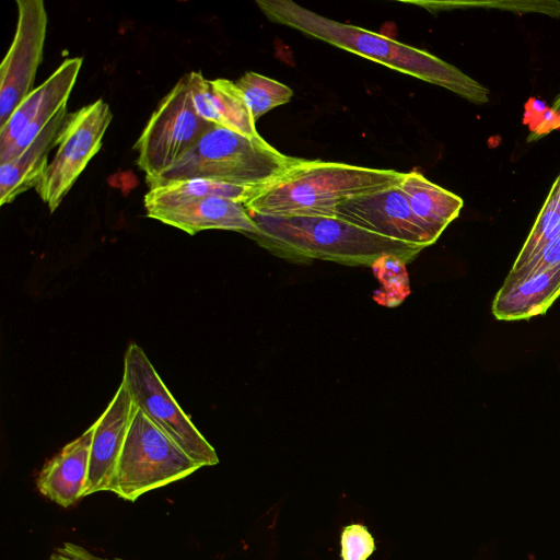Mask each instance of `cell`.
Listing matches in <instances>:
<instances>
[{
	"label": "cell",
	"instance_id": "1",
	"mask_svg": "<svg viewBox=\"0 0 560 560\" xmlns=\"http://www.w3.org/2000/svg\"><path fill=\"white\" fill-rule=\"evenodd\" d=\"M256 4L271 22L447 89L475 104L489 102L490 91L486 86L428 51L325 18L291 0H257Z\"/></svg>",
	"mask_w": 560,
	"mask_h": 560
},
{
	"label": "cell",
	"instance_id": "2",
	"mask_svg": "<svg viewBox=\"0 0 560 560\" xmlns=\"http://www.w3.org/2000/svg\"><path fill=\"white\" fill-rule=\"evenodd\" d=\"M258 228L247 235L271 254L293 262L314 259L373 266L390 255L405 264L423 249L373 233L337 217H279L248 212Z\"/></svg>",
	"mask_w": 560,
	"mask_h": 560
},
{
	"label": "cell",
	"instance_id": "3",
	"mask_svg": "<svg viewBox=\"0 0 560 560\" xmlns=\"http://www.w3.org/2000/svg\"><path fill=\"white\" fill-rule=\"evenodd\" d=\"M402 175L395 170L298 158L244 207L265 215L336 217L343 200L398 185Z\"/></svg>",
	"mask_w": 560,
	"mask_h": 560
},
{
	"label": "cell",
	"instance_id": "4",
	"mask_svg": "<svg viewBox=\"0 0 560 560\" xmlns=\"http://www.w3.org/2000/svg\"><path fill=\"white\" fill-rule=\"evenodd\" d=\"M296 159L279 152L260 135L247 137L212 124L178 162L147 184L152 188L171 182L201 178L264 186Z\"/></svg>",
	"mask_w": 560,
	"mask_h": 560
},
{
	"label": "cell",
	"instance_id": "5",
	"mask_svg": "<svg viewBox=\"0 0 560 560\" xmlns=\"http://www.w3.org/2000/svg\"><path fill=\"white\" fill-rule=\"evenodd\" d=\"M199 468L136 405L110 492L135 502L142 494L184 479Z\"/></svg>",
	"mask_w": 560,
	"mask_h": 560
},
{
	"label": "cell",
	"instance_id": "6",
	"mask_svg": "<svg viewBox=\"0 0 560 560\" xmlns=\"http://www.w3.org/2000/svg\"><path fill=\"white\" fill-rule=\"evenodd\" d=\"M211 125L194 107L187 73L159 103L135 144L145 182L178 162Z\"/></svg>",
	"mask_w": 560,
	"mask_h": 560
},
{
	"label": "cell",
	"instance_id": "7",
	"mask_svg": "<svg viewBox=\"0 0 560 560\" xmlns=\"http://www.w3.org/2000/svg\"><path fill=\"white\" fill-rule=\"evenodd\" d=\"M135 404L197 465L213 466L219 457L172 396L143 349L131 342L124 357V376Z\"/></svg>",
	"mask_w": 560,
	"mask_h": 560
},
{
	"label": "cell",
	"instance_id": "8",
	"mask_svg": "<svg viewBox=\"0 0 560 560\" xmlns=\"http://www.w3.org/2000/svg\"><path fill=\"white\" fill-rule=\"evenodd\" d=\"M113 119L102 98L68 114L56 141V153L35 186L40 199L54 212L70 191L89 162L100 151Z\"/></svg>",
	"mask_w": 560,
	"mask_h": 560
},
{
	"label": "cell",
	"instance_id": "9",
	"mask_svg": "<svg viewBox=\"0 0 560 560\" xmlns=\"http://www.w3.org/2000/svg\"><path fill=\"white\" fill-rule=\"evenodd\" d=\"M18 23L0 66V127L35 89L43 61L48 18L42 0H16Z\"/></svg>",
	"mask_w": 560,
	"mask_h": 560
},
{
	"label": "cell",
	"instance_id": "10",
	"mask_svg": "<svg viewBox=\"0 0 560 560\" xmlns=\"http://www.w3.org/2000/svg\"><path fill=\"white\" fill-rule=\"evenodd\" d=\"M83 59L68 58L15 108L0 127V164L21 155L65 106Z\"/></svg>",
	"mask_w": 560,
	"mask_h": 560
},
{
	"label": "cell",
	"instance_id": "11",
	"mask_svg": "<svg viewBox=\"0 0 560 560\" xmlns=\"http://www.w3.org/2000/svg\"><path fill=\"white\" fill-rule=\"evenodd\" d=\"M336 217L423 249L436 242L413 214L399 184L343 200L336 208Z\"/></svg>",
	"mask_w": 560,
	"mask_h": 560
},
{
	"label": "cell",
	"instance_id": "12",
	"mask_svg": "<svg viewBox=\"0 0 560 560\" xmlns=\"http://www.w3.org/2000/svg\"><path fill=\"white\" fill-rule=\"evenodd\" d=\"M136 404L124 381L113 399L93 423L94 432L89 458V471L83 497L110 492L126 434Z\"/></svg>",
	"mask_w": 560,
	"mask_h": 560
},
{
	"label": "cell",
	"instance_id": "13",
	"mask_svg": "<svg viewBox=\"0 0 560 560\" xmlns=\"http://www.w3.org/2000/svg\"><path fill=\"white\" fill-rule=\"evenodd\" d=\"M93 432L94 424L46 462L35 479L40 494L62 508L84 498Z\"/></svg>",
	"mask_w": 560,
	"mask_h": 560
},
{
	"label": "cell",
	"instance_id": "14",
	"mask_svg": "<svg viewBox=\"0 0 560 560\" xmlns=\"http://www.w3.org/2000/svg\"><path fill=\"white\" fill-rule=\"evenodd\" d=\"M194 107L202 119L247 137H257L256 121L235 82L206 79L201 72L188 73Z\"/></svg>",
	"mask_w": 560,
	"mask_h": 560
},
{
	"label": "cell",
	"instance_id": "15",
	"mask_svg": "<svg viewBox=\"0 0 560 560\" xmlns=\"http://www.w3.org/2000/svg\"><path fill=\"white\" fill-rule=\"evenodd\" d=\"M560 295V266L506 276L492 302L499 320H521L545 314Z\"/></svg>",
	"mask_w": 560,
	"mask_h": 560
},
{
	"label": "cell",
	"instance_id": "16",
	"mask_svg": "<svg viewBox=\"0 0 560 560\" xmlns=\"http://www.w3.org/2000/svg\"><path fill=\"white\" fill-rule=\"evenodd\" d=\"M148 217L190 235L205 230H229L245 235L258 233L244 205L218 197L195 200Z\"/></svg>",
	"mask_w": 560,
	"mask_h": 560
},
{
	"label": "cell",
	"instance_id": "17",
	"mask_svg": "<svg viewBox=\"0 0 560 560\" xmlns=\"http://www.w3.org/2000/svg\"><path fill=\"white\" fill-rule=\"evenodd\" d=\"M62 107L36 139L18 158L0 164V205L12 202L19 195L35 187L48 165V154L56 147L67 117Z\"/></svg>",
	"mask_w": 560,
	"mask_h": 560
},
{
	"label": "cell",
	"instance_id": "18",
	"mask_svg": "<svg viewBox=\"0 0 560 560\" xmlns=\"http://www.w3.org/2000/svg\"><path fill=\"white\" fill-rule=\"evenodd\" d=\"M399 187L413 214L436 241L458 217L464 205L459 196L432 183L417 171L404 173Z\"/></svg>",
	"mask_w": 560,
	"mask_h": 560
},
{
	"label": "cell",
	"instance_id": "19",
	"mask_svg": "<svg viewBox=\"0 0 560 560\" xmlns=\"http://www.w3.org/2000/svg\"><path fill=\"white\" fill-rule=\"evenodd\" d=\"M261 186H245L211 179L177 180L149 188L144 196L147 215L209 197L245 205Z\"/></svg>",
	"mask_w": 560,
	"mask_h": 560
},
{
	"label": "cell",
	"instance_id": "20",
	"mask_svg": "<svg viewBox=\"0 0 560 560\" xmlns=\"http://www.w3.org/2000/svg\"><path fill=\"white\" fill-rule=\"evenodd\" d=\"M235 83L255 121L272 108L287 104L293 96L288 85L254 71L245 72Z\"/></svg>",
	"mask_w": 560,
	"mask_h": 560
},
{
	"label": "cell",
	"instance_id": "21",
	"mask_svg": "<svg viewBox=\"0 0 560 560\" xmlns=\"http://www.w3.org/2000/svg\"><path fill=\"white\" fill-rule=\"evenodd\" d=\"M559 235L560 203L555 192L550 189L512 268L515 269L524 265Z\"/></svg>",
	"mask_w": 560,
	"mask_h": 560
},
{
	"label": "cell",
	"instance_id": "22",
	"mask_svg": "<svg viewBox=\"0 0 560 560\" xmlns=\"http://www.w3.org/2000/svg\"><path fill=\"white\" fill-rule=\"evenodd\" d=\"M342 560H368L374 552V538L362 524L345 526L340 537Z\"/></svg>",
	"mask_w": 560,
	"mask_h": 560
},
{
	"label": "cell",
	"instance_id": "23",
	"mask_svg": "<svg viewBox=\"0 0 560 560\" xmlns=\"http://www.w3.org/2000/svg\"><path fill=\"white\" fill-rule=\"evenodd\" d=\"M560 266V235L547 244L537 255L518 268L511 269L509 275H525L535 270H544Z\"/></svg>",
	"mask_w": 560,
	"mask_h": 560
},
{
	"label": "cell",
	"instance_id": "24",
	"mask_svg": "<svg viewBox=\"0 0 560 560\" xmlns=\"http://www.w3.org/2000/svg\"><path fill=\"white\" fill-rule=\"evenodd\" d=\"M530 126L532 132L537 136H542L552 129L560 127V115L552 108H548L538 119Z\"/></svg>",
	"mask_w": 560,
	"mask_h": 560
},
{
	"label": "cell",
	"instance_id": "25",
	"mask_svg": "<svg viewBox=\"0 0 560 560\" xmlns=\"http://www.w3.org/2000/svg\"><path fill=\"white\" fill-rule=\"evenodd\" d=\"M56 551L70 560H108L91 553L88 549L74 542L67 541L58 547Z\"/></svg>",
	"mask_w": 560,
	"mask_h": 560
},
{
	"label": "cell",
	"instance_id": "26",
	"mask_svg": "<svg viewBox=\"0 0 560 560\" xmlns=\"http://www.w3.org/2000/svg\"><path fill=\"white\" fill-rule=\"evenodd\" d=\"M525 107L524 121L528 124L538 119L548 109L547 104L538 98H530Z\"/></svg>",
	"mask_w": 560,
	"mask_h": 560
},
{
	"label": "cell",
	"instance_id": "27",
	"mask_svg": "<svg viewBox=\"0 0 560 560\" xmlns=\"http://www.w3.org/2000/svg\"><path fill=\"white\" fill-rule=\"evenodd\" d=\"M557 196L558 202L560 203V174L556 178L553 185L550 188Z\"/></svg>",
	"mask_w": 560,
	"mask_h": 560
},
{
	"label": "cell",
	"instance_id": "28",
	"mask_svg": "<svg viewBox=\"0 0 560 560\" xmlns=\"http://www.w3.org/2000/svg\"><path fill=\"white\" fill-rule=\"evenodd\" d=\"M49 560H70L68 559L67 557L62 556L61 553H59L58 551H54L49 558Z\"/></svg>",
	"mask_w": 560,
	"mask_h": 560
},
{
	"label": "cell",
	"instance_id": "29",
	"mask_svg": "<svg viewBox=\"0 0 560 560\" xmlns=\"http://www.w3.org/2000/svg\"><path fill=\"white\" fill-rule=\"evenodd\" d=\"M114 560H124V559H121V558H115Z\"/></svg>",
	"mask_w": 560,
	"mask_h": 560
}]
</instances>
